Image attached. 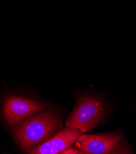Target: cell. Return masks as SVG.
Masks as SVG:
<instances>
[{
    "label": "cell",
    "instance_id": "1",
    "mask_svg": "<svg viewBox=\"0 0 136 154\" xmlns=\"http://www.w3.org/2000/svg\"><path fill=\"white\" fill-rule=\"evenodd\" d=\"M61 127L59 115L54 111L45 110L16 125L12 133L22 148L30 152L55 135Z\"/></svg>",
    "mask_w": 136,
    "mask_h": 154
},
{
    "label": "cell",
    "instance_id": "2",
    "mask_svg": "<svg viewBox=\"0 0 136 154\" xmlns=\"http://www.w3.org/2000/svg\"><path fill=\"white\" fill-rule=\"evenodd\" d=\"M104 116L103 101L97 96L85 95L77 100L75 107L66 122V126L85 133L100 123Z\"/></svg>",
    "mask_w": 136,
    "mask_h": 154
},
{
    "label": "cell",
    "instance_id": "3",
    "mask_svg": "<svg viewBox=\"0 0 136 154\" xmlns=\"http://www.w3.org/2000/svg\"><path fill=\"white\" fill-rule=\"evenodd\" d=\"M45 109V106L38 101L21 96L10 95L4 100L3 117L9 126L17 125Z\"/></svg>",
    "mask_w": 136,
    "mask_h": 154
},
{
    "label": "cell",
    "instance_id": "4",
    "mask_svg": "<svg viewBox=\"0 0 136 154\" xmlns=\"http://www.w3.org/2000/svg\"><path fill=\"white\" fill-rule=\"evenodd\" d=\"M123 139L119 133L98 134H82L75 147L86 154H106L114 149Z\"/></svg>",
    "mask_w": 136,
    "mask_h": 154
},
{
    "label": "cell",
    "instance_id": "5",
    "mask_svg": "<svg viewBox=\"0 0 136 154\" xmlns=\"http://www.w3.org/2000/svg\"><path fill=\"white\" fill-rule=\"evenodd\" d=\"M83 133L79 130L66 127L43 143L33 149L30 154H58L76 143Z\"/></svg>",
    "mask_w": 136,
    "mask_h": 154
},
{
    "label": "cell",
    "instance_id": "6",
    "mask_svg": "<svg viewBox=\"0 0 136 154\" xmlns=\"http://www.w3.org/2000/svg\"><path fill=\"white\" fill-rule=\"evenodd\" d=\"M106 154H132V153L128 146L121 140L114 149Z\"/></svg>",
    "mask_w": 136,
    "mask_h": 154
},
{
    "label": "cell",
    "instance_id": "7",
    "mask_svg": "<svg viewBox=\"0 0 136 154\" xmlns=\"http://www.w3.org/2000/svg\"><path fill=\"white\" fill-rule=\"evenodd\" d=\"M58 154H79V149L71 146L62 150Z\"/></svg>",
    "mask_w": 136,
    "mask_h": 154
}]
</instances>
